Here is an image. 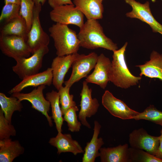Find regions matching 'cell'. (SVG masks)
<instances>
[{
  "mask_svg": "<svg viewBox=\"0 0 162 162\" xmlns=\"http://www.w3.org/2000/svg\"><path fill=\"white\" fill-rule=\"evenodd\" d=\"M77 36L80 47L91 50L101 48L113 52L118 50L117 44L106 36L97 20L87 19Z\"/></svg>",
  "mask_w": 162,
  "mask_h": 162,
  "instance_id": "cell-1",
  "label": "cell"
},
{
  "mask_svg": "<svg viewBox=\"0 0 162 162\" xmlns=\"http://www.w3.org/2000/svg\"><path fill=\"white\" fill-rule=\"evenodd\" d=\"M127 45L126 42L120 49L113 51L109 75L110 81L124 89L136 85L141 79V76L133 75L128 68L125 57Z\"/></svg>",
  "mask_w": 162,
  "mask_h": 162,
  "instance_id": "cell-2",
  "label": "cell"
},
{
  "mask_svg": "<svg viewBox=\"0 0 162 162\" xmlns=\"http://www.w3.org/2000/svg\"><path fill=\"white\" fill-rule=\"evenodd\" d=\"M48 31L53 39L57 56L77 53L80 47L77 34L68 25L56 23L50 27Z\"/></svg>",
  "mask_w": 162,
  "mask_h": 162,
  "instance_id": "cell-3",
  "label": "cell"
},
{
  "mask_svg": "<svg viewBox=\"0 0 162 162\" xmlns=\"http://www.w3.org/2000/svg\"><path fill=\"white\" fill-rule=\"evenodd\" d=\"M49 50L48 46H42L34 52L31 56L16 60V65L12 67L13 71L22 80L38 73L42 67L44 57Z\"/></svg>",
  "mask_w": 162,
  "mask_h": 162,
  "instance_id": "cell-4",
  "label": "cell"
},
{
  "mask_svg": "<svg viewBox=\"0 0 162 162\" xmlns=\"http://www.w3.org/2000/svg\"><path fill=\"white\" fill-rule=\"evenodd\" d=\"M0 49L3 54L15 61L28 57L32 54L27 40L23 38L15 35H1Z\"/></svg>",
  "mask_w": 162,
  "mask_h": 162,
  "instance_id": "cell-5",
  "label": "cell"
},
{
  "mask_svg": "<svg viewBox=\"0 0 162 162\" xmlns=\"http://www.w3.org/2000/svg\"><path fill=\"white\" fill-rule=\"evenodd\" d=\"M42 5H35L31 28L27 35V43L32 52H34L42 46H48L50 42L49 35L41 27L40 14Z\"/></svg>",
  "mask_w": 162,
  "mask_h": 162,
  "instance_id": "cell-6",
  "label": "cell"
},
{
  "mask_svg": "<svg viewBox=\"0 0 162 162\" xmlns=\"http://www.w3.org/2000/svg\"><path fill=\"white\" fill-rule=\"evenodd\" d=\"M98 56L95 52L87 55L80 54L73 62L72 72L69 79L64 82L65 86L70 88L75 82L86 77L94 68L97 62Z\"/></svg>",
  "mask_w": 162,
  "mask_h": 162,
  "instance_id": "cell-7",
  "label": "cell"
},
{
  "mask_svg": "<svg viewBox=\"0 0 162 162\" xmlns=\"http://www.w3.org/2000/svg\"><path fill=\"white\" fill-rule=\"evenodd\" d=\"M44 85L38 86L31 92L27 93H21L20 92L12 94V96L17 98L21 101L26 100L32 104V108L40 112L46 117L50 127L53 126L52 117L48 114L50 110V102L45 98L43 95V90L46 88Z\"/></svg>",
  "mask_w": 162,
  "mask_h": 162,
  "instance_id": "cell-8",
  "label": "cell"
},
{
  "mask_svg": "<svg viewBox=\"0 0 162 162\" xmlns=\"http://www.w3.org/2000/svg\"><path fill=\"white\" fill-rule=\"evenodd\" d=\"M84 16L74 4L57 7L52 9L50 13V19L56 23L74 25L80 28L84 23Z\"/></svg>",
  "mask_w": 162,
  "mask_h": 162,
  "instance_id": "cell-9",
  "label": "cell"
},
{
  "mask_svg": "<svg viewBox=\"0 0 162 162\" xmlns=\"http://www.w3.org/2000/svg\"><path fill=\"white\" fill-rule=\"evenodd\" d=\"M129 142L130 147L144 150L155 156L159 145L160 137L150 135L141 128L129 134Z\"/></svg>",
  "mask_w": 162,
  "mask_h": 162,
  "instance_id": "cell-10",
  "label": "cell"
},
{
  "mask_svg": "<svg viewBox=\"0 0 162 162\" xmlns=\"http://www.w3.org/2000/svg\"><path fill=\"white\" fill-rule=\"evenodd\" d=\"M124 0L132 8L131 11L126 14L127 17L140 20L148 24L153 32L159 33L162 35V25L158 22L152 15L149 2L142 4L135 0Z\"/></svg>",
  "mask_w": 162,
  "mask_h": 162,
  "instance_id": "cell-11",
  "label": "cell"
},
{
  "mask_svg": "<svg viewBox=\"0 0 162 162\" xmlns=\"http://www.w3.org/2000/svg\"><path fill=\"white\" fill-rule=\"evenodd\" d=\"M102 104L112 115L123 120L133 119L139 113L115 97L108 90H106L103 94Z\"/></svg>",
  "mask_w": 162,
  "mask_h": 162,
  "instance_id": "cell-12",
  "label": "cell"
},
{
  "mask_svg": "<svg viewBox=\"0 0 162 162\" xmlns=\"http://www.w3.org/2000/svg\"><path fill=\"white\" fill-rule=\"evenodd\" d=\"M88 83L86 80L82 83V89L80 93V110L78 116L82 125L91 128V126L87 121L86 118L91 117L97 113L100 104L96 98H92V90L89 88Z\"/></svg>",
  "mask_w": 162,
  "mask_h": 162,
  "instance_id": "cell-13",
  "label": "cell"
},
{
  "mask_svg": "<svg viewBox=\"0 0 162 162\" xmlns=\"http://www.w3.org/2000/svg\"><path fill=\"white\" fill-rule=\"evenodd\" d=\"M76 53L54 58L51 64L53 80L52 84L58 90L62 86L66 74L72 66L73 62L80 56Z\"/></svg>",
  "mask_w": 162,
  "mask_h": 162,
  "instance_id": "cell-14",
  "label": "cell"
},
{
  "mask_svg": "<svg viewBox=\"0 0 162 162\" xmlns=\"http://www.w3.org/2000/svg\"><path fill=\"white\" fill-rule=\"evenodd\" d=\"M111 62L104 54L98 56L93 72L86 77L88 83L97 84L104 89L110 81L109 75Z\"/></svg>",
  "mask_w": 162,
  "mask_h": 162,
  "instance_id": "cell-15",
  "label": "cell"
},
{
  "mask_svg": "<svg viewBox=\"0 0 162 162\" xmlns=\"http://www.w3.org/2000/svg\"><path fill=\"white\" fill-rule=\"evenodd\" d=\"M53 74L51 68L45 70L25 77L17 85L12 88L8 93L12 94L20 92L29 86L37 87L41 85L50 86L52 83Z\"/></svg>",
  "mask_w": 162,
  "mask_h": 162,
  "instance_id": "cell-16",
  "label": "cell"
},
{
  "mask_svg": "<svg viewBox=\"0 0 162 162\" xmlns=\"http://www.w3.org/2000/svg\"><path fill=\"white\" fill-rule=\"evenodd\" d=\"M49 143L57 149L58 154L62 153L70 152L76 155L84 152V151L78 142L73 140L70 134L58 133L55 137L51 138Z\"/></svg>",
  "mask_w": 162,
  "mask_h": 162,
  "instance_id": "cell-17",
  "label": "cell"
},
{
  "mask_svg": "<svg viewBox=\"0 0 162 162\" xmlns=\"http://www.w3.org/2000/svg\"><path fill=\"white\" fill-rule=\"evenodd\" d=\"M150 59L143 64L136 65L140 70V76L143 75L150 78H156L162 81V54L153 50Z\"/></svg>",
  "mask_w": 162,
  "mask_h": 162,
  "instance_id": "cell-18",
  "label": "cell"
},
{
  "mask_svg": "<svg viewBox=\"0 0 162 162\" xmlns=\"http://www.w3.org/2000/svg\"><path fill=\"white\" fill-rule=\"evenodd\" d=\"M101 128V125L98 122L95 121L93 135L91 141L87 143L85 148L82 162H94L96 158L100 156L99 151L104 144L103 138H98Z\"/></svg>",
  "mask_w": 162,
  "mask_h": 162,
  "instance_id": "cell-19",
  "label": "cell"
},
{
  "mask_svg": "<svg viewBox=\"0 0 162 162\" xmlns=\"http://www.w3.org/2000/svg\"><path fill=\"white\" fill-rule=\"evenodd\" d=\"M128 144L116 147L101 148L100 149L101 162H130Z\"/></svg>",
  "mask_w": 162,
  "mask_h": 162,
  "instance_id": "cell-20",
  "label": "cell"
},
{
  "mask_svg": "<svg viewBox=\"0 0 162 162\" xmlns=\"http://www.w3.org/2000/svg\"><path fill=\"white\" fill-rule=\"evenodd\" d=\"M73 2L87 20L102 18L104 9L101 0H73Z\"/></svg>",
  "mask_w": 162,
  "mask_h": 162,
  "instance_id": "cell-21",
  "label": "cell"
},
{
  "mask_svg": "<svg viewBox=\"0 0 162 162\" xmlns=\"http://www.w3.org/2000/svg\"><path fill=\"white\" fill-rule=\"evenodd\" d=\"M24 148L18 140L8 138L0 140V162H12L23 154Z\"/></svg>",
  "mask_w": 162,
  "mask_h": 162,
  "instance_id": "cell-22",
  "label": "cell"
},
{
  "mask_svg": "<svg viewBox=\"0 0 162 162\" xmlns=\"http://www.w3.org/2000/svg\"><path fill=\"white\" fill-rule=\"evenodd\" d=\"M28 32L26 22L20 15L5 23L1 30V35L17 36L27 40Z\"/></svg>",
  "mask_w": 162,
  "mask_h": 162,
  "instance_id": "cell-23",
  "label": "cell"
},
{
  "mask_svg": "<svg viewBox=\"0 0 162 162\" xmlns=\"http://www.w3.org/2000/svg\"><path fill=\"white\" fill-rule=\"evenodd\" d=\"M46 98L50 103L52 117L56 124L58 133L62 132L64 118L60 105L59 96L58 92L52 90L46 94Z\"/></svg>",
  "mask_w": 162,
  "mask_h": 162,
  "instance_id": "cell-24",
  "label": "cell"
},
{
  "mask_svg": "<svg viewBox=\"0 0 162 162\" xmlns=\"http://www.w3.org/2000/svg\"><path fill=\"white\" fill-rule=\"evenodd\" d=\"M0 105L5 118L11 123L14 112H20L23 108L21 101L17 98L12 96L8 97L2 92L0 93Z\"/></svg>",
  "mask_w": 162,
  "mask_h": 162,
  "instance_id": "cell-25",
  "label": "cell"
},
{
  "mask_svg": "<svg viewBox=\"0 0 162 162\" xmlns=\"http://www.w3.org/2000/svg\"><path fill=\"white\" fill-rule=\"evenodd\" d=\"M133 119L145 120L162 126V112L157 109L153 105H150L143 112L134 116Z\"/></svg>",
  "mask_w": 162,
  "mask_h": 162,
  "instance_id": "cell-26",
  "label": "cell"
},
{
  "mask_svg": "<svg viewBox=\"0 0 162 162\" xmlns=\"http://www.w3.org/2000/svg\"><path fill=\"white\" fill-rule=\"evenodd\" d=\"M128 151L130 162H162V160L143 150L130 147Z\"/></svg>",
  "mask_w": 162,
  "mask_h": 162,
  "instance_id": "cell-27",
  "label": "cell"
},
{
  "mask_svg": "<svg viewBox=\"0 0 162 162\" xmlns=\"http://www.w3.org/2000/svg\"><path fill=\"white\" fill-rule=\"evenodd\" d=\"M34 5L32 0H20V15L25 20L28 32L32 26Z\"/></svg>",
  "mask_w": 162,
  "mask_h": 162,
  "instance_id": "cell-28",
  "label": "cell"
},
{
  "mask_svg": "<svg viewBox=\"0 0 162 162\" xmlns=\"http://www.w3.org/2000/svg\"><path fill=\"white\" fill-rule=\"evenodd\" d=\"M78 110L76 106L69 109L63 115L64 121L67 123L68 130L72 132H78L81 128L82 123L78 120L76 115Z\"/></svg>",
  "mask_w": 162,
  "mask_h": 162,
  "instance_id": "cell-29",
  "label": "cell"
},
{
  "mask_svg": "<svg viewBox=\"0 0 162 162\" xmlns=\"http://www.w3.org/2000/svg\"><path fill=\"white\" fill-rule=\"evenodd\" d=\"M70 88L66 86H62L58 90L60 103L63 115L69 109L76 106V103L73 100L74 95L70 94Z\"/></svg>",
  "mask_w": 162,
  "mask_h": 162,
  "instance_id": "cell-30",
  "label": "cell"
},
{
  "mask_svg": "<svg viewBox=\"0 0 162 162\" xmlns=\"http://www.w3.org/2000/svg\"><path fill=\"white\" fill-rule=\"evenodd\" d=\"M20 5L13 3L4 4L0 16V21L7 22L20 15Z\"/></svg>",
  "mask_w": 162,
  "mask_h": 162,
  "instance_id": "cell-31",
  "label": "cell"
},
{
  "mask_svg": "<svg viewBox=\"0 0 162 162\" xmlns=\"http://www.w3.org/2000/svg\"><path fill=\"white\" fill-rule=\"evenodd\" d=\"M16 131L11 123L5 117L0 109V140L10 138L11 136H15Z\"/></svg>",
  "mask_w": 162,
  "mask_h": 162,
  "instance_id": "cell-32",
  "label": "cell"
},
{
  "mask_svg": "<svg viewBox=\"0 0 162 162\" xmlns=\"http://www.w3.org/2000/svg\"><path fill=\"white\" fill-rule=\"evenodd\" d=\"M48 1L52 9L64 5L73 4L71 0H48Z\"/></svg>",
  "mask_w": 162,
  "mask_h": 162,
  "instance_id": "cell-33",
  "label": "cell"
},
{
  "mask_svg": "<svg viewBox=\"0 0 162 162\" xmlns=\"http://www.w3.org/2000/svg\"><path fill=\"white\" fill-rule=\"evenodd\" d=\"M160 143L158 151L155 156L159 159L162 160V129L160 131Z\"/></svg>",
  "mask_w": 162,
  "mask_h": 162,
  "instance_id": "cell-34",
  "label": "cell"
},
{
  "mask_svg": "<svg viewBox=\"0 0 162 162\" xmlns=\"http://www.w3.org/2000/svg\"><path fill=\"white\" fill-rule=\"evenodd\" d=\"M4 4L13 3L20 5V0H4Z\"/></svg>",
  "mask_w": 162,
  "mask_h": 162,
  "instance_id": "cell-35",
  "label": "cell"
},
{
  "mask_svg": "<svg viewBox=\"0 0 162 162\" xmlns=\"http://www.w3.org/2000/svg\"><path fill=\"white\" fill-rule=\"evenodd\" d=\"M36 5L41 4L43 5L45 4L46 0H32Z\"/></svg>",
  "mask_w": 162,
  "mask_h": 162,
  "instance_id": "cell-36",
  "label": "cell"
},
{
  "mask_svg": "<svg viewBox=\"0 0 162 162\" xmlns=\"http://www.w3.org/2000/svg\"><path fill=\"white\" fill-rule=\"evenodd\" d=\"M101 1L102 2L103 1V0H101Z\"/></svg>",
  "mask_w": 162,
  "mask_h": 162,
  "instance_id": "cell-37",
  "label": "cell"
}]
</instances>
